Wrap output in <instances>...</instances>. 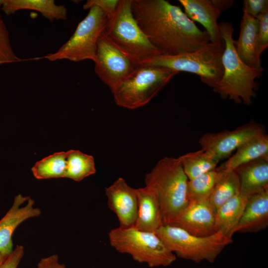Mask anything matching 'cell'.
<instances>
[{"label": "cell", "mask_w": 268, "mask_h": 268, "mask_svg": "<svg viewBox=\"0 0 268 268\" xmlns=\"http://www.w3.org/2000/svg\"><path fill=\"white\" fill-rule=\"evenodd\" d=\"M132 9L140 28L161 54L191 52L210 42L205 31L167 0H132Z\"/></svg>", "instance_id": "1"}, {"label": "cell", "mask_w": 268, "mask_h": 268, "mask_svg": "<svg viewBox=\"0 0 268 268\" xmlns=\"http://www.w3.org/2000/svg\"><path fill=\"white\" fill-rule=\"evenodd\" d=\"M218 27L224 43L222 57L223 73L221 80L213 88V91L223 99L228 97L235 103L250 105L256 95L258 83L256 79L263 71L248 66L239 57L233 38L234 28L231 23L221 22Z\"/></svg>", "instance_id": "2"}, {"label": "cell", "mask_w": 268, "mask_h": 268, "mask_svg": "<svg viewBox=\"0 0 268 268\" xmlns=\"http://www.w3.org/2000/svg\"><path fill=\"white\" fill-rule=\"evenodd\" d=\"M189 179L179 158L160 159L145 177V186L152 187L158 196L163 225L169 223L187 206Z\"/></svg>", "instance_id": "3"}, {"label": "cell", "mask_w": 268, "mask_h": 268, "mask_svg": "<svg viewBox=\"0 0 268 268\" xmlns=\"http://www.w3.org/2000/svg\"><path fill=\"white\" fill-rule=\"evenodd\" d=\"M224 43L208 42L199 49L176 55L160 54L145 59L139 65L184 71L199 76L201 81L213 88L221 80Z\"/></svg>", "instance_id": "4"}, {"label": "cell", "mask_w": 268, "mask_h": 268, "mask_svg": "<svg viewBox=\"0 0 268 268\" xmlns=\"http://www.w3.org/2000/svg\"><path fill=\"white\" fill-rule=\"evenodd\" d=\"M178 73L163 67L139 65L111 91L115 102L129 109L143 107Z\"/></svg>", "instance_id": "5"}, {"label": "cell", "mask_w": 268, "mask_h": 268, "mask_svg": "<svg viewBox=\"0 0 268 268\" xmlns=\"http://www.w3.org/2000/svg\"><path fill=\"white\" fill-rule=\"evenodd\" d=\"M108 237L111 246L117 252L129 254L134 261L150 268L167 267L176 260L175 255L155 233L134 227H119L111 229Z\"/></svg>", "instance_id": "6"}, {"label": "cell", "mask_w": 268, "mask_h": 268, "mask_svg": "<svg viewBox=\"0 0 268 268\" xmlns=\"http://www.w3.org/2000/svg\"><path fill=\"white\" fill-rule=\"evenodd\" d=\"M132 2V0H120L105 32L122 52L139 65L140 61L161 53L139 26L133 14Z\"/></svg>", "instance_id": "7"}, {"label": "cell", "mask_w": 268, "mask_h": 268, "mask_svg": "<svg viewBox=\"0 0 268 268\" xmlns=\"http://www.w3.org/2000/svg\"><path fill=\"white\" fill-rule=\"evenodd\" d=\"M155 233L178 257L195 263H213L223 249L233 242L219 231L205 237L193 235L172 225H163Z\"/></svg>", "instance_id": "8"}, {"label": "cell", "mask_w": 268, "mask_h": 268, "mask_svg": "<svg viewBox=\"0 0 268 268\" xmlns=\"http://www.w3.org/2000/svg\"><path fill=\"white\" fill-rule=\"evenodd\" d=\"M108 22L106 14L97 6H92L86 16L77 25L72 36L57 52L47 54L50 61L68 60L95 62L98 39Z\"/></svg>", "instance_id": "9"}, {"label": "cell", "mask_w": 268, "mask_h": 268, "mask_svg": "<svg viewBox=\"0 0 268 268\" xmlns=\"http://www.w3.org/2000/svg\"><path fill=\"white\" fill-rule=\"evenodd\" d=\"M94 63L96 74L111 91L139 65L122 52L105 30L98 39Z\"/></svg>", "instance_id": "10"}, {"label": "cell", "mask_w": 268, "mask_h": 268, "mask_svg": "<svg viewBox=\"0 0 268 268\" xmlns=\"http://www.w3.org/2000/svg\"><path fill=\"white\" fill-rule=\"evenodd\" d=\"M265 133L263 126L251 122L232 131L206 133L199 143L201 149L211 153L220 161L230 157L235 150L248 140Z\"/></svg>", "instance_id": "11"}, {"label": "cell", "mask_w": 268, "mask_h": 268, "mask_svg": "<svg viewBox=\"0 0 268 268\" xmlns=\"http://www.w3.org/2000/svg\"><path fill=\"white\" fill-rule=\"evenodd\" d=\"M215 215L216 210L208 199L191 200L168 225L177 227L196 236H208L217 232Z\"/></svg>", "instance_id": "12"}, {"label": "cell", "mask_w": 268, "mask_h": 268, "mask_svg": "<svg viewBox=\"0 0 268 268\" xmlns=\"http://www.w3.org/2000/svg\"><path fill=\"white\" fill-rule=\"evenodd\" d=\"M41 214V209L35 206V201L21 194L15 196L13 203L0 220V252L7 257L13 252L12 236L16 228L24 221Z\"/></svg>", "instance_id": "13"}, {"label": "cell", "mask_w": 268, "mask_h": 268, "mask_svg": "<svg viewBox=\"0 0 268 268\" xmlns=\"http://www.w3.org/2000/svg\"><path fill=\"white\" fill-rule=\"evenodd\" d=\"M109 208L117 215L119 227H134L138 211L136 189L130 186L123 178H119L105 188Z\"/></svg>", "instance_id": "14"}, {"label": "cell", "mask_w": 268, "mask_h": 268, "mask_svg": "<svg viewBox=\"0 0 268 268\" xmlns=\"http://www.w3.org/2000/svg\"><path fill=\"white\" fill-rule=\"evenodd\" d=\"M235 46L240 59L248 66L263 70L258 38L257 19L243 12L240 24L239 36L235 41Z\"/></svg>", "instance_id": "15"}, {"label": "cell", "mask_w": 268, "mask_h": 268, "mask_svg": "<svg viewBox=\"0 0 268 268\" xmlns=\"http://www.w3.org/2000/svg\"><path fill=\"white\" fill-rule=\"evenodd\" d=\"M136 193L138 211L134 227L155 233L163 226L161 206L157 193L152 187L147 186L136 189Z\"/></svg>", "instance_id": "16"}, {"label": "cell", "mask_w": 268, "mask_h": 268, "mask_svg": "<svg viewBox=\"0 0 268 268\" xmlns=\"http://www.w3.org/2000/svg\"><path fill=\"white\" fill-rule=\"evenodd\" d=\"M185 13L193 21L201 23L209 36L210 42L223 44L217 22L221 14L211 0H179Z\"/></svg>", "instance_id": "17"}, {"label": "cell", "mask_w": 268, "mask_h": 268, "mask_svg": "<svg viewBox=\"0 0 268 268\" xmlns=\"http://www.w3.org/2000/svg\"><path fill=\"white\" fill-rule=\"evenodd\" d=\"M268 226V189L248 198L243 212L234 230L236 232H257Z\"/></svg>", "instance_id": "18"}, {"label": "cell", "mask_w": 268, "mask_h": 268, "mask_svg": "<svg viewBox=\"0 0 268 268\" xmlns=\"http://www.w3.org/2000/svg\"><path fill=\"white\" fill-rule=\"evenodd\" d=\"M240 182V194L248 198L268 189V157L242 165L235 170Z\"/></svg>", "instance_id": "19"}, {"label": "cell", "mask_w": 268, "mask_h": 268, "mask_svg": "<svg viewBox=\"0 0 268 268\" xmlns=\"http://www.w3.org/2000/svg\"><path fill=\"white\" fill-rule=\"evenodd\" d=\"M266 157H268V135L265 133L242 144L233 155L217 168L234 170L242 165Z\"/></svg>", "instance_id": "20"}, {"label": "cell", "mask_w": 268, "mask_h": 268, "mask_svg": "<svg viewBox=\"0 0 268 268\" xmlns=\"http://www.w3.org/2000/svg\"><path fill=\"white\" fill-rule=\"evenodd\" d=\"M23 9L38 11L51 21L67 18V8L56 4L53 0H5L2 5V10L7 15Z\"/></svg>", "instance_id": "21"}, {"label": "cell", "mask_w": 268, "mask_h": 268, "mask_svg": "<svg viewBox=\"0 0 268 268\" xmlns=\"http://www.w3.org/2000/svg\"><path fill=\"white\" fill-rule=\"evenodd\" d=\"M248 198L240 194L225 202L216 210L215 228L232 238L233 230L243 212Z\"/></svg>", "instance_id": "22"}, {"label": "cell", "mask_w": 268, "mask_h": 268, "mask_svg": "<svg viewBox=\"0 0 268 268\" xmlns=\"http://www.w3.org/2000/svg\"><path fill=\"white\" fill-rule=\"evenodd\" d=\"M189 180H192L216 168L219 160L202 149L186 153L178 157Z\"/></svg>", "instance_id": "23"}, {"label": "cell", "mask_w": 268, "mask_h": 268, "mask_svg": "<svg viewBox=\"0 0 268 268\" xmlns=\"http://www.w3.org/2000/svg\"><path fill=\"white\" fill-rule=\"evenodd\" d=\"M221 170L222 174L208 198L209 203L215 210L240 193L239 180L236 172L231 170Z\"/></svg>", "instance_id": "24"}, {"label": "cell", "mask_w": 268, "mask_h": 268, "mask_svg": "<svg viewBox=\"0 0 268 268\" xmlns=\"http://www.w3.org/2000/svg\"><path fill=\"white\" fill-rule=\"evenodd\" d=\"M66 160L65 178L79 182L96 173L94 159L91 155L70 149L66 152Z\"/></svg>", "instance_id": "25"}, {"label": "cell", "mask_w": 268, "mask_h": 268, "mask_svg": "<svg viewBox=\"0 0 268 268\" xmlns=\"http://www.w3.org/2000/svg\"><path fill=\"white\" fill-rule=\"evenodd\" d=\"M67 169L66 152H56L37 162L32 168L37 179L65 178Z\"/></svg>", "instance_id": "26"}, {"label": "cell", "mask_w": 268, "mask_h": 268, "mask_svg": "<svg viewBox=\"0 0 268 268\" xmlns=\"http://www.w3.org/2000/svg\"><path fill=\"white\" fill-rule=\"evenodd\" d=\"M222 172V170L216 168L192 180H189L188 193L189 200L208 199Z\"/></svg>", "instance_id": "27"}, {"label": "cell", "mask_w": 268, "mask_h": 268, "mask_svg": "<svg viewBox=\"0 0 268 268\" xmlns=\"http://www.w3.org/2000/svg\"><path fill=\"white\" fill-rule=\"evenodd\" d=\"M19 60L12 48L8 31L0 14V61L6 63Z\"/></svg>", "instance_id": "28"}, {"label": "cell", "mask_w": 268, "mask_h": 268, "mask_svg": "<svg viewBox=\"0 0 268 268\" xmlns=\"http://www.w3.org/2000/svg\"><path fill=\"white\" fill-rule=\"evenodd\" d=\"M120 0H88L83 5L84 9H89L95 6L107 15L108 21L114 17Z\"/></svg>", "instance_id": "29"}, {"label": "cell", "mask_w": 268, "mask_h": 268, "mask_svg": "<svg viewBox=\"0 0 268 268\" xmlns=\"http://www.w3.org/2000/svg\"><path fill=\"white\" fill-rule=\"evenodd\" d=\"M258 22V38L262 53L268 46V11L261 13L256 18Z\"/></svg>", "instance_id": "30"}, {"label": "cell", "mask_w": 268, "mask_h": 268, "mask_svg": "<svg viewBox=\"0 0 268 268\" xmlns=\"http://www.w3.org/2000/svg\"><path fill=\"white\" fill-rule=\"evenodd\" d=\"M268 11V0H244L243 1V12L254 18L261 13Z\"/></svg>", "instance_id": "31"}, {"label": "cell", "mask_w": 268, "mask_h": 268, "mask_svg": "<svg viewBox=\"0 0 268 268\" xmlns=\"http://www.w3.org/2000/svg\"><path fill=\"white\" fill-rule=\"evenodd\" d=\"M24 253V247L22 245H16L12 253L0 265V268H17Z\"/></svg>", "instance_id": "32"}, {"label": "cell", "mask_w": 268, "mask_h": 268, "mask_svg": "<svg viewBox=\"0 0 268 268\" xmlns=\"http://www.w3.org/2000/svg\"><path fill=\"white\" fill-rule=\"evenodd\" d=\"M37 268H67L66 266L59 262V256L53 254L42 258L38 262Z\"/></svg>", "instance_id": "33"}, {"label": "cell", "mask_w": 268, "mask_h": 268, "mask_svg": "<svg viewBox=\"0 0 268 268\" xmlns=\"http://www.w3.org/2000/svg\"><path fill=\"white\" fill-rule=\"evenodd\" d=\"M211 1L221 12L232 6L235 2L233 0H211Z\"/></svg>", "instance_id": "34"}, {"label": "cell", "mask_w": 268, "mask_h": 268, "mask_svg": "<svg viewBox=\"0 0 268 268\" xmlns=\"http://www.w3.org/2000/svg\"><path fill=\"white\" fill-rule=\"evenodd\" d=\"M7 257L3 256L0 252V265Z\"/></svg>", "instance_id": "35"}, {"label": "cell", "mask_w": 268, "mask_h": 268, "mask_svg": "<svg viewBox=\"0 0 268 268\" xmlns=\"http://www.w3.org/2000/svg\"><path fill=\"white\" fill-rule=\"evenodd\" d=\"M5 0H0V6H2Z\"/></svg>", "instance_id": "36"}, {"label": "cell", "mask_w": 268, "mask_h": 268, "mask_svg": "<svg viewBox=\"0 0 268 268\" xmlns=\"http://www.w3.org/2000/svg\"><path fill=\"white\" fill-rule=\"evenodd\" d=\"M4 62L0 61V65L2 64H4Z\"/></svg>", "instance_id": "37"}]
</instances>
